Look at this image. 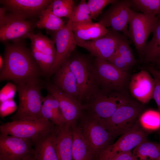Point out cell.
<instances>
[{
    "label": "cell",
    "mask_w": 160,
    "mask_h": 160,
    "mask_svg": "<svg viewBox=\"0 0 160 160\" xmlns=\"http://www.w3.org/2000/svg\"><path fill=\"white\" fill-rule=\"evenodd\" d=\"M55 142L58 160H72V136L70 124L66 122L59 126H57Z\"/></svg>",
    "instance_id": "22"
},
{
    "label": "cell",
    "mask_w": 160,
    "mask_h": 160,
    "mask_svg": "<svg viewBox=\"0 0 160 160\" xmlns=\"http://www.w3.org/2000/svg\"><path fill=\"white\" fill-rule=\"evenodd\" d=\"M147 69L148 71L151 73L153 77H156L160 80V71L152 66H148Z\"/></svg>",
    "instance_id": "41"
},
{
    "label": "cell",
    "mask_w": 160,
    "mask_h": 160,
    "mask_svg": "<svg viewBox=\"0 0 160 160\" xmlns=\"http://www.w3.org/2000/svg\"><path fill=\"white\" fill-rule=\"evenodd\" d=\"M0 160H1V159H0Z\"/></svg>",
    "instance_id": "46"
},
{
    "label": "cell",
    "mask_w": 160,
    "mask_h": 160,
    "mask_svg": "<svg viewBox=\"0 0 160 160\" xmlns=\"http://www.w3.org/2000/svg\"><path fill=\"white\" fill-rule=\"evenodd\" d=\"M108 29L107 33L103 36L77 43V45L87 50L92 56L107 60L116 52L120 41L127 36L111 28Z\"/></svg>",
    "instance_id": "12"
},
{
    "label": "cell",
    "mask_w": 160,
    "mask_h": 160,
    "mask_svg": "<svg viewBox=\"0 0 160 160\" xmlns=\"http://www.w3.org/2000/svg\"><path fill=\"white\" fill-rule=\"evenodd\" d=\"M83 137L95 160L99 153L111 144L113 138L99 119L83 112L79 119Z\"/></svg>",
    "instance_id": "6"
},
{
    "label": "cell",
    "mask_w": 160,
    "mask_h": 160,
    "mask_svg": "<svg viewBox=\"0 0 160 160\" xmlns=\"http://www.w3.org/2000/svg\"><path fill=\"white\" fill-rule=\"evenodd\" d=\"M32 54L40 68L43 76H49L55 62V56L46 54L31 47Z\"/></svg>",
    "instance_id": "31"
},
{
    "label": "cell",
    "mask_w": 160,
    "mask_h": 160,
    "mask_svg": "<svg viewBox=\"0 0 160 160\" xmlns=\"http://www.w3.org/2000/svg\"><path fill=\"white\" fill-rule=\"evenodd\" d=\"M36 26L55 33L64 28L66 24L61 18L54 15L48 7L41 13Z\"/></svg>",
    "instance_id": "27"
},
{
    "label": "cell",
    "mask_w": 160,
    "mask_h": 160,
    "mask_svg": "<svg viewBox=\"0 0 160 160\" xmlns=\"http://www.w3.org/2000/svg\"><path fill=\"white\" fill-rule=\"evenodd\" d=\"M94 72L99 88L120 92H126L129 79L128 71L121 70L107 60L95 57Z\"/></svg>",
    "instance_id": "8"
},
{
    "label": "cell",
    "mask_w": 160,
    "mask_h": 160,
    "mask_svg": "<svg viewBox=\"0 0 160 160\" xmlns=\"http://www.w3.org/2000/svg\"><path fill=\"white\" fill-rule=\"evenodd\" d=\"M70 20L72 23L92 21L90 12L85 0H81L79 4L75 6Z\"/></svg>",
    "instance_id": "33"
},
{
    "label": "cell",
    "mask_w": 160,
    "mask_h": 160,
    "mask_svg": "<svg viewBox=\"0 0 160 160\" xmlns=\"http://www.w3.org/2000/svg\"><path fill=\"white\" fill-rule=\"evenodd\" d=\"M116 0H89L87 2L92 19H95L107 5Z\"/></svg>",
    "instance_id": "35"
},
{
    "label": "cell",
    "mask_w": 160,
    "mask_h": 160,
    "mask_svg": "<svg viewBox=\"0 0 160 160\" xmlns=\"http://www.w3.org/2000/svg\"><path fill=\"white\" fill-rule=\"evenodd\" d=\"M144 104L131 98L119 107L108 119L101 121L113 137L132 130L139 121Z\"/></svg>",
    "instance_id": "3"
},
{
    "label": "cell",
    "mask_w": 160,
    "mask_h": 160,
    "mask_svg": "<svg viewBox=\"0 0 160 160\" xmlns=\"http://www.w3.org/2000/svg\"><path fill=\"white\" fill-rule=\"evenodd\" d=\"M73 0H54L49 5L51 11L55 15L61 18H71L75 7Z\"/></svg>",
    "instance_id": "30"
},
{
    "label": "cell",
    "mask_w": 160,
    "mask_h": 160,
    "mask_svg": "<svg viewBox=\"0 0 160 160\" xmlns=\"http://www.w3.org/2000/svg\"><path fill=\"white\" fill-rule=\"evenodd\" d=\"M4 65V60L1 54L0 55V70H1L3 68Z\"/></svg>",
    "instance_id": "44"
},
{
    "label": "cell",
    "mask_w": 160,
    "mask_h": 160,
    "mask_svg": "<svg viewBox=\"0 0 160 160\" xmlns=\"http://www.w3.org/2000/svg\"><path fill=\"white\" fill-rule=\"evenodd\" d=\"M152 33V37L147 42L143 52V57L146 63H152L160 57V17H158Z\"/></svg>",
    "instance_id": "25"
},
{
    "label": "cell",
    "mask_w": 160,
    "mask_h": 160,
    "mask_svg": "<svg viewBox=\"0 0 160 160\" xmlns=\"http://www.w3.org/2000/svg\"><path fill=\"white\" fill-rule=\"evenodd\" d=\"M44 88L58 101L66 122L71 126L76 124L86 108L85 105L61 91L53 83H44Z\"/></svg>",
    "instance_id": "13"
},
{
    "label": "cell",
    "mask_w": 160,
    "mask_h": 160,
    "mask_svg": "<svg viewBox=\"0 0 160 160\" xmlns=\"http://www.w3.org/2000/svg\"><path fill=\"white\" fill-rule=\"evenodd\" d=\"M52 130L31 140L33 151L38 160H59L56 149V130Z\"/></svg>",
    "instance_id": "20"
},
{
    "label": "cell",
    "mask_w": 160,
    "mask_h": 160,
    "mask_svg": "<svg viewBox=\"0 0 160 160\" xmlns=\"http://www.w3.org/2000/svg\"><path fill=\"white\" fill-rule=\"evenodd\" d=\"M56 44V55L54 63L49 76L54 75L68 59L77 45L72 28V23L69 19L65 26L55 33L53 40Z\"/></svg>",
    "instance_id": "14"
},
{
    "label": "cell",
    "mask_w": 160,
    "mask_h": 160,
    "mask_svg": "<svg viewBox=\"0 0 160 160\" xmlns=\"http://www.w3.org/2000/svg\"><path fill=\"white\" fill-rule=\"evenodd\" d=\"M158 17L137 12L132 9L127 36L132 40L140 57H143L148 38L152 33Z\"/></svg>",
    "instance_id": "9"
},
{
    "label": "cell",
    "mask_w": 160,
    "mask_h": 160,
    "mask_svg": "<svg viewBox=\"0 0 160 160\" xmlns=\"http://www.w3.org/2000/svg\"><path fill=\"white\" fill-rule=\"evenodd\" d=\"M72 136V160H94L91 152L82 135L81 128L76 124L71 126Z\"/></svg>",
    "instance_id": "23"
},
{
    "label": "cell",
    "mask_w": 160,
    "mask_h": 160,
    "mask_svg": "<svg viewBox=\"0 0 160 160\" xmlns=\"http://www.w3.org/2000/svg\"><path fill=\"white\" fill-rule=\"evenodd\" d=\"M148 134L139 121L132 130L122 135L115 143L110 145L101 151L95 160H108L130 151L147 140Z\"/></svg>",
    "instance_id": "10"
},
{
    "label": "cell",
    "mask_w": 160,
    "mask_h": 160,
    "mask_svg": "<svg viewBox=\"0 0 160 160\" xmlns=\"http://www.w3.org/2000/svg\"><path fill=\"white\" fill-rule=\"evenodd\" d=\"M36 23L16 17L9 13H7L4 19L0 22V41L27 38L29 34L33 32Z\"/></svg>",
    "instance_id": "16"
},
{
    "label": "cell",
    "mask_w": 160,
    "mask_h": 160,
    "mask_svg": "<svg viewBox=\"0 0 160 160\" xmlns=\"http://www.w3.org/2000/svg\"><path fill=\"white\" fill-rule=\"evenodd\" d=\"M139 121L145 129H157L160 128V113L153 110L147 111L143 113Z\"/></svg>",
    "instance_id": "32"
},
{
    "label": "cell",
    "mask_w": 160,
    "mask_h": 160,
    "mask_svg": "<svg viewBox=\"0 0 160 160\" xmlns=\"http://www.w3.org/2000/svg\"><path fill=\"white\" fill-rule=\"evenodd\" d=\"M33 151V145L31 140L1 133L0 159L20 160Z\"/></svg>",
    "instance_id": "17"
},
{
    "label": "cell",
    "mask_w": 160,
    "mask_h": 160,
    "mask_svg": "<svg viewBox=\"0 0 160 160\" xmlns=\"http://www.w3.org/2000/svg\"><path fill=\"white\" fill-rule=\"evenodd\" d=\"M72 28L76 43L99 38L108 31V28L100 23L92 21L72 23Z\"/></svg>",
    "instance_id": "21"
},
{
    "label": "cell",
    "mask_w": 160,
    "mask_h": 160,
    "mask_svg": "<svg viewBox=\"0 0 160 160\" xmlns=\"http://www.w3.org/2000/svg\"><path fill=\"white\" fill-rule=\"evenodd\" d=\"M31 41V47L42 53L56 55V48L53 40L40 33L29 34L27 36Z\"/></svg>",
    "instance_id": "28"
},
{
    "label": "cell",
    "mask_w": 160,
    "mask_h": 160,
    "mask_svg": "<svg viewBox=\"0 0 160 160\" xmlns=\"http://www.w3.org/2000/svg\"><path fill=\"white\" fill-rule=\"evenodd\" d=\"M130 98L126 92L99 88L84 104L87 112L103 121L109 118L116 110Z\"/></svg>",
    "instance_id": "4"
},
{
    "label": "cell",
    "mask_w": 160,
    "mask_h": 160,
    "mask_svg": "<svg viewBox=\"0 0 160 160\" xmlns=\"http://www.w3.org/2000/svg\"><path fill=\"white\" fill-rule=\"evenodd\" d=\"M107 61L118 69L122 71H128L130 68L123 59L116 51Z\"/></svg>",
    "instance_id": "37"
},
{
    "label": "cell",
    "mask_w": 160,
    "mask_h": 160,
    "mask_svg": "<svg viewBox=\"0 0 160 160\" xmlns=\"http://www.w3.org/2000/svg\"><path fill=\"white\" fill-rule=\"evenodd\" d=\"M44 83L16 84L19 98L17 111L11 118L12 121L27 117H42L41 110L44 97L41 93Z\"/></svg>",
    "instance_id": "5"
},
{
    "label": "cell",
    "mask_w": 160,
    "mask_h": 160,
    "mask_svg": "<svg viewBox=\"0 0 160 160\" xmlns=\"http://www.w3.org/2000/svg\"><path fill=\"white\" fill-rule=\"evenodd\" d=\"M17 88L16 84L7 83L1 89L0 91V101L1 103L7 100L13 99Z\"/></svg>",
    "instance_id": "36"
},
{
    "label": "cell",
    "mask_w": 160,
    "mask_h": 160,
    "mask_svg": "<svg viewBox=\"0 0 160 160\" xmlns=\"http://www.w3.org/2000/svg\"><path fill=\"white\" fill-rule=\"evenodd\" d=\"M129 1L131 9L135 11L160 17V0H129Z\"/></svg>",
    "instance_id": "29"
},
{
    "label": "cell",
    "mask_w": 160,
    "mask_h": 160,
    "mask_svg": "<svg viewBox=\"0 0 160 160\" xmlns=\"http://www.w3.org/2000/svg\"><path fill=\"white\" fill-rule=\"evenodd\" d=\"M154 63L158 69H160V57L158 58L152 62Z\"/></svg>",
    "instance_id": "43"
},
{
    "label": "cell",
    "mask_w": 160,
    "mask_h": 160,
    "mask_svg": "<svg viewBox=\"0 0 160 160\" xmlns=\"http://www.w3.org/2000/svg\"><path fill=\"white\" fill-rule=\"evenodd\" d=\"M108 160H133L131 151L121 154Z\"/></svg>",
    "instance_id": "40"
},
{
    "label": "cell",
    "mask_w": 160,
    "mask_h": 160,
    "mask_svg": "<svg viewBox=\"0 0 160 160\" xmlns=\"http://www.w3.org/2000/svg\"><path fill=\"white\" fill-rule=\"evenodd\" d=\"M156 160H160V154L158 158Z\"/></svg>",
    "instance_id": "45"
},
{
    "label": "cell",
    "mask_w": 160,
    "mask_h": 160,
    "mask_svg": "<svg viewBox=\"0 0 160 160\" xmlns=\"http://www.w3.org/2000/svg\"><path fill=\"white\" fill-rule=\"evenodd\" d=\"M20 160H38L33 151L23 157Z\"/></svg>",
    "instance_id": "42"
},
{
    "label": "cell",
    "mask_w": 160,
    "mask_h": 160,
    "mask_svg": "<svg viewBox=\"0 0 160 160\" xmlns=\"http://www.w3.org/2000/svg\"><path fill=\"white\" fill-rule=\"evenodd\" d=\"M100 17L99 23L127 36L132 9L129 0H116Z\"/></svg>",
    "instance_id": "11"
},
{
    "label": "cell",
    "mask_w": 160,
    "mask_h": 160,
    "mask_svg": "<svg viewBox=\"0 0 160 160\" xmlns=\"http://www.w3.org/2000/svg\"><path fill=\"white\" fill-rule=\"evenodd\" d=\"M154 77L155 81V85L153 99L156 103L158 112L160 113V80L156 77Z\"/></svg>",
    "instance_id": "38"
},
{
    "label": "cell",
    "mask_w": 160,
    "mask_h": 160,
    "mask_svg": "<svg viewBox=\"0 0 160 160\" xmlns=\"http://www.w3.org/2000/svg\"><path fill=\"white\" fill-rule=\"evenodd\" d=\"M116 51L122 57L130 68L136 63L137 60L126 37L120 41Z\"/></svg>",
    "instance_id": "34"
},
{
    "label": "cell",
    "mask_w": 160,
    "mask_h": 160,
    "mask_svg": "<svg viewBox=\"0 0 160 160\" xmlns=\"http://www.w3.org/2000/svg\"><path fill=\"white\" fill-rule=\"evenodd\" d=\"M160 154V143L147 140L136 146L132 155L133 160H156Z\"/></svg>",
    "instance_id": "26"
},
{
    "label": "cell",
    "mask_w": 160,
    "mask_h": 160,
    "mask_svg": "<svg viewBox=\"0 0 160 160\" xmlns=\"http://www.w3.org/2000/svg\"><path fill=\"white\" fill-rule=\"evenodd\" d=\"M92 56L80 53L75 50L68 58L69 68L76 78L79 91L80 101L83 104L99 88L95 79L94 59Z\"/></svg>",
    "instance_id": "2"
},
{
    "label": "cell",
    "mask_w": 160,
    "mask_h": 160,
    "mask_svg": "<svg viewBox=\"0 0 160 160\" xmlns=\"http://www.w3.org/2000/svg\"><path fill=\"white\" fill-rule=\"evenodd\" d=\"M54 75L53 83L61 91L80 102L79 91L76 78L69 68L68 59Z\"/></svg>",
    "instance_id": "19"
},
{
    "label": "cell",
    "mask_w": 160,
    "mask_h": 160,
    "mask_svg": "<svg viewBox=\"0 0 160 160\" xmlns=\"http://www.w3.org/2000/svg\"><path fill=\"white\" fill-rule=\"evenodd\" d=\"M41 113L42 117L56 126H59L66 122L58 101L49 93L44 97Z\"/></svg>",
    "instance_id": "24"
},
{
    "label": "cell",
    "mask_w": 160,
    "mask_h": 160,
    "mask_svg": "<svg viewBox=\"0 0 160 160\" xmlns=\"http://www.w3.org/2000/svg\"><path fill=\"white\" fill-rule=\"evenodd\" d=\"M52 0H1L0 4L14 16L24 20L40 16Z\"/></svg>",
    "instance_id": "15"
},
{
    "label": "cell",
    "mask_w": 160,
    "mask_h": 160,
    "mask_svg": "<svg viewBox=\"0 0 160 160\" xmlns=\"http://www.w3.org/2000/svg\"><path fill=\"white\" fill-rule=\"evenodd\" d=\"M4 58V65L0 70V81L11 80L16 84L40 83L43 76L31 50L17 42L7 45Z\"/></svg>",
    "instance_id": "1"
},
{
    "label": "cell",
    "mask_w": 160,
    "mask_h": 160,
    "mask_svg": "<svg viewBox=\"0 0 160 160\" xmlns=\"http://www.w3.org/2000/svg\"><path fill=\"white\" fill-rule=\"evenodd\" d=\"M1 103V110L3 114L4 113L8 112V110L11 111L14 110L16 107L13 99L7 100Z\"/></svg>",
    "instance_id": "39"
},
{
    "label": "cell",
    "mask_w": 160,
    "mask_h": 160,
    "mask_svg": "<svg viewBox=\"0 0 160 160\" xmlns=\"http://www.w3.org/2000/svg\"><path fill=\"white\" fill-rule=\"evenodd\" d=\"M56 126L43 117H27L2 124L0 131L1 133L32 140L53 130Z\"/></svg>",
    "instance_id": "7"
},
{
    "label": "cell",
    "mask_w": 160,
    "mask_h": 160,
    "mask_svg": "<svg viewBox=\"0 0 160 160\" xmlns=\"http://www.w3.org/2000/svg\"><path fill=\"white\" fill-rule=\"evenodd\" d=\"M155 85V79L149 72L142 70L132 76L129 87L132 96L144 104L153 99Z\"/></svg>",
    "instance_id": "18"
}]
</instances>
